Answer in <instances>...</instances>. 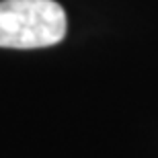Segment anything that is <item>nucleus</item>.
<instances>
[{
    "instance_id": "nucleus-1",
    "label": "nucleus",
    "mask_w": 158,
    "mask_h": 158,
    "mask_svg": "<svg viewBox=\"0 0 158 158\" xmlns=\"http://www.w3.org/2000/svg\"><path fill=\"white\" fill-rule=\"evenodd\" d=\"M66 37V12L53 0H2L0 47L35 49Z\"/></svg>"
}]
</instances>
